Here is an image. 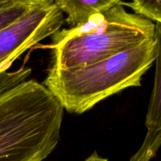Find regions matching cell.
Here are the masks:
<instances>
[{
    "mask_svg": "<svg viewBox=\"0 0 161 161\" xmlns=\"http://www.w3.org/2000/svg\"><path fill=\"white\" fill-rule=\"evenodd\" d=\"M31 74L0 73V161H43L61 139L64 108Z\"/></svg>",
    "mask_w": 161,
    "mask_h": 161,
    "instance_id": "obj_1",
    "label": "cell"
},
{
    "mask_svg": "<svg viewBox=\"0 0 161 161\" xmlns=\"http://www.w3.org/2000/svg\"><path fill=\"white\" fill-rule=\"evenodd\" d=\"M157 57L156 37L108 59L75 69L50 68L43 82L64 109L82 114L124 90L141 86Z\"/></svg>",
    "mask_w": 161,
    "mask_h": 161,
    "instance_id": "obj_2",
    "label": "cell"
},
{
    "mask_svg": "<svg viewBox=\"0 0 161 161\" xmlns=\"http://www.w3.org/2000/svg\"><path fill=\"white\" fill-rule=\"evenodd\" d=\"M156 24L127 11L123 2L85 25L52 36V68L81 69L155 39Z\"/></svg>",
    "mask_w": 161,
    "mask_h": 161,
    "instance_id": "obj_3",
    "label": "cell"
},
{
    "mask_svg": "<svg viewBox=\"0 0 161 161\" xmlns=\"http://www.w3.org/2000/svg\"><path fill=\"white\" fill-rule=\"evenodd\" d=\"M64 14L53 0H39L26 14L0 30V73L26 50L59 31Z\"/></svg>",
    "mask_w": 161,
    "mask_h": 161,
    "instance_id": "obj_4",
    "label": "cell"
},
{
    "mask_svg": "<svg viewBox=\"0 0 161 161\" xmlns=\"http://www.w3.org/2000/svg\"><path fill=\"white\" fill-rule=\"evenodd\" d=\"M121 2L120 0H56L54 3L63 14H67L65 21L71 28H75L85 25L96 14H103Z\"/></svg>",
    "mask_w": 161,
    "mask_h": 161,
    "instance_id": "obj_5",
    "label": "cell"
},
{
    "mask_svg": "<svg viewBox=\"0 0 161 161\" xmlns=\"http://www.w3.org/2000/svg\"><path fill=\"white\" fill-rule=\"evenodd\" d=\"M156 72L154 86L148 106L146 127L148 130H161V24L156 23Z\"/></svg>",
    "mask_w": 161,
    "mask_h": 161,
    "instance_id": "obj_6",
    "label": "cell"
},
{
    "mask_svg": "<svg viewBox=\"0 0 161 161\" xmlns=\"http://www.w3.org/2000/svg\"><path fill=\"white\" fill-rule=\"evenodd\" d=\"M39 0H0V30L26 14Z\"/></svg>",
    "mask_w": 161,
    "mask_h": 161,
    "instance_id": "obj_7",
    "label": "cell"
},
{
    "mask_svg": "<svg viewBox=\"0 0 161 161\" xmlns=\"http://www.w3.org/2000/svg\"><path fill=\"white\" fill-rule=\"evenodd\" d=\"M161 146V130H148L141 147L129 161H151Z\"/></svg>",
    "mask_w": 161,
    "mask_h": 161,
    "instance_id": "obj_8",
    "label": "cell"
},
{
    "mask_svg": "<svg viewBox=\"0 0 161 161\" xmlns=\"http://www.w3.org/2000/svg\"><path fill=\"white\" fill-rule=\"evenodd\" d=\"M123 5L130 7L137 15L161 24V0H135L131 3L123 2Z\"/></svg>",
    "mask_w": 161,
    "mask_h": 161,
    "instance_id": "obj_9",
    "label": "cell"
},
{
    "mask_svg": "<svg viewBox=\"0 0 161 161\" xmlns=\"http://www.w3.org/2000/svg\"><path fill=\"white\" fill-rule=\"evenodd\" d=\"M87 160L88 161H108V159L100 157L96 151L87 157Z\"/></svg>",
    "mask_w": 161,
    "mask_h": 161,
    "instance_id": "obj_10",
    "label": "cell"
},
{
    "mask_svg": "<svg viewBox=\"0 0 161 161\" xmlns=\"http://www.w3.org/2000/svg\"><path fill=\"white\" fill-rule=\"evenodd\" d=\"M84 161H88V160H87V158H86V160H85Z\"/></svg>",
    "mask_w": 161,
    "mask_h": 161,
    "instance_id": "obj_11",
    "label": "cell"
}]
</instances>
